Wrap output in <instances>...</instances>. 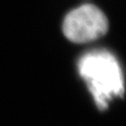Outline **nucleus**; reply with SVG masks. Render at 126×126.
<instances>
[{"instance_id":"nucleus-1","label":"nucleus","mask_w":126,"mask_h":126,"mask_svg":"<svg viewBox=\"0 0 126 126\" xmlns=\"http://www.w3.org/2000/svg\"><path fill=\"white\" fill-rule=\"evenodd\" d=\"M78 67L100 109H106L114 97L123 95L124 79L122 68L109 51L98 50L87 52L80 57Z\"/></svg>"},{"instance_id":"nucleus-2","label":"nucleus","mask_w":126,"mask_h":126,"mask_svg":"<svg viewBox=\"0 0 126 126\" xmlns=\"http://www.w3.org/2000/svg\"><path fill=\"white\" fill-rule=\"evenodd\" d=\"M108 29V19L96 6L82 5L65 16L63 23L64 36L75 43H86L104 36Z\"/></svg>"}]
</instances>
